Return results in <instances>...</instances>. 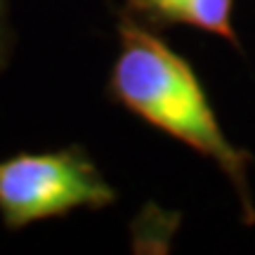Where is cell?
Instances as JSON below:
<instances>
[{
  "label": "cell",
  "instance_id": "cell-2",
  "mask_svg": "<svg viewBox=\"0 0 255 255\" xmlns=\"http://www.w3.org/2000/svg\"><path fill=\"white\" fill-rule=\"evenodd\" d=\"M116 199L85 146L21 151L0 161V220L9 232L73 210L109 208Z\"/></svg>",
  "mask_w": 255,
  "mask_h": 255
},
{
  "label": "cell",
  "instance_id": "cell-1",
  "mask_svg": "<svg viewBox=\"0 0 255 255\" xmlns=\"http://www.w3.org/2000/svg\"><path fill=\"white\" fill-rule=\"evenodd\" d=\"M107 95L146 126L213 161L237 191L244 222L255 225L248 182L253 156L227 137L194 66L158 36V28L126 7L119 12V55L111 64Z\"/></svg>",
  "mask_w": 255,
  "mask_h": 255
},
{
  "label": "cell",
  "instance_id": "cell-3",
  "mask_svg": "<svg viewBox=\"0 0 255 255\" xmlns=\"http://www.w3.org/2000/svg\"><path fill=\"white\" fill-rule=\"evenodd\" d=\"M123 7L156 28L191 26L239 47L234 0H126Z\"/></svg>",
  "mask_w": 255,
  "mask_h": 255
},
{
  "label": "cell",
  "instance_id": "cell-4",
  "mask_svg": "<svg viewBox=\"0 0 255 255\" xmlns=\"http://www.w3.org/2000/svg\"><path fill=\"white\" fill-rule=\"evenodd\" d=\"M9 47H12V31H9L7 0H0V71L7 66Z\"/></svg>",
  "mask_w": 255,
  "mask_h": 255
}]
</instances>
